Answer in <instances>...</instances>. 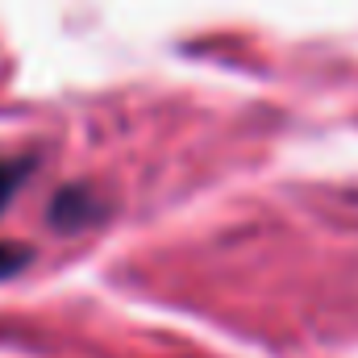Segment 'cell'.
<instances>
[{"label": "cell", "instance_id": "cell-1", "mask_svg": "<svg viewBox=\"0 0 358 358\" xmlns=\"http://www.w3.org/2000/svg\"><path fill=\"white\" fill-rule=\"evenodd\" d=\"M29 176V163L25 159H0V208H8V200L17 196V187Z\"/></svg>", "mask_w": 358, "mask_h": 358}, {"label": "cell", "instance_id": "cell-2", "mask_svg": "<svg viewBox=\"0 0 358 358\" xmlns=\"http://www.w3.org/2000/svg\"><path fill=\"white\" fill-rule=\"evenodd\" d=\"M21 267H25V250H13V246L0 242V279L13 275V271H21Z\"/></svg>", "mask_w": 358, "mask_h": 358}]
</instances>
